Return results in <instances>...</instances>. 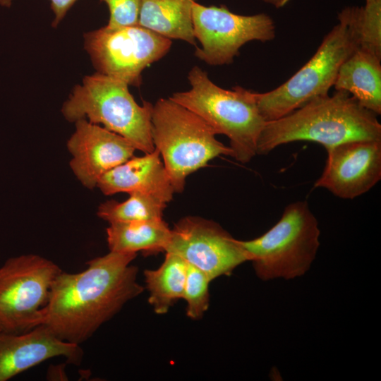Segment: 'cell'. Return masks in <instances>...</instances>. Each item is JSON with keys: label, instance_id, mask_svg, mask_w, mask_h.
<instances>
[{"label": "cell", "instance_id": "6da1fadb", "mask_svg": "<svg viewBox=\"0 0 381 381\" xmlns=\"http://www.w3.org/2000/svg\"><path fill=\"white\" fill-rule=\"evenodd\" d=\"M135 253L110 251L78 273L61 271L54 280L42 325L59 339L80 345L143 287L137 282Z\"/></svg>", "mask_w": 381, "mask_h": 381}, {"label": "cell", "instance_id": "7a4b0ae2", "mask_svg": "<svg viewBox=\"0 0 381 381\" xmlns=\"http://www.w3.org/2000/svg\"><path fill=\"white\" fill-rule=\"evenodd\" d=\"M356 140H381L377 115L349 92L317 97L290 114L266 122L257 143V155L296 141H313L325 149Z\"/></svg>", "mask_w": 381, "mask_h": 381}, {"label": "cell", "instance_id": "3957f363", "mask_svg": "<svg viewBox=\"0 0 381 381\" xmlns=\"http://www.w3.org/2000/svg\"><path fill=\"white\" fill-rule=\"evenodd\" d=\"M358 47L359 7H346L314 55L295 74L271 91L254 92L265 121L282 118L310 100L328 95L341 65Z\"/></svg>", "mask_w": 381, "mask_h": 381}, {"label": "cell", "instance_id": "277c9868", "mask_svg": "<svg viewBox=\"0 0 381 381\" xmlns=\"http://www.w3.org/2000/svg\"><path fill=\"white\" fill-rule=\"evenodd\" d=\"M188 79L190 89L169 97L200 117L216 133L229 140L231 156L246 164L257 155V143L266 121L254 92L236 86L226 90L214 84L207 73L193 67Z\"/></svg>", "mask_w": 381, "mask_h": 381}, {"label": "cell", "instance_id": "5b68a950", "mask_svg": "<svg viewBox=\"0 0 381 381\" xmlns=\"http://www.w3.org/2000/svg\"><path fill=\"white\" fill-rule=\"evenodd\" d=\"M153 104H138L125 82L99 73L85 76L63 104L61 112L70 122L85 119L102 124L145 153L155 150L152 138Z\"/></svg>", "mask_w": 381, "mask_h": 381}, {"label": "cell", "instance_id": "8992f818", "mask_svg": "<svg viewBox=\"0 0 381 381\" xmlns=\"http://www.w3.org/2000/svg\"><path fill=\"white\" fill-rule=\"evenodd\" d=\"M152 138L175 193H181L188 176L220 156H231L229 146L198 115L169 97L153 105Z\"/></svg>", "mask_w": 381, "mask_h": 381}, {"label": "cell", "instance_id": "52a82bcc", "mask_svg": "<svg viewBox=\"0 0 381 381\" xmlns=\"http://www.w3.org/2000/svg\"><path fill=\"white\" fill-rule=\"evenodd\" d=\"M318 222L307 201L289 204L266 233L241 241L257 277L262 281L292 279L304 275L320 246Z\"/></svg>", "mask_w": 381, "mask_h": 381}, {"label": "cell", "instance_id": "ba28073f", "mask_svg": "<svg viewBox=\"0 0 381 381\" xmlns=\"http://www.w3.org/2000/svg\"><path fill=\"white\" fill-rule=\"evenodd\" d=\"M61 271L36 254L7 259L0 267V332L20 334L42 325L52 283Z\"/></svg>", "mask_w": 381, "mask_h": 381}, {"label": "cell", "instance_id": "9c48e42d", "mask_svg": "<svg viewBox=\"0 0 381 381\" xmlns=\"http://www.w3.org/2000/svg\"><path fill=\"white\" fill-rule=\"evenodd\" d=\"M171 40L140 25L102 27L84 35V46L97 73L139 87L142 72L169 51Z\"/></svg>", "mask_w": 381, "mask_h": 381}, {"label": "cell", "instance_id": "30bf717a", "mask_svg": "<svg viewBox=\"0 0 381 381\" xmlns=\"http://www.w3.org/2000/svg\"><path fill=\"white\" fill-rule=\"evenodd\" d=\"M193 33L200 47L195 55L210 66L230 64L246 43L265 42L275 37V25L266 13L243 16L225 6L193 5Z\"/></svg>", "mask_w": 381, "mask_h": 381}, {"label": "cell", "instance_id": "8fae6325", "mask_svg": "<svg viewBox=\"0 0 381 381\" xmlns=\"http://www.w3.org/2000/svg\"><path fill=\"white\" fill-rule=\"evenodd\" d=\"M164 251L179 255L211 281L229 275L236 267L249 261L241 241L218 224L198 217H186L175 224Z\"/></svg>", "mask_w": 381, "mask_h": 381}, {"label": "cell", "instance_id": "7c38bea8", "mask_svg": "<svg viewBox=\"0 0 381 381\" xmlns=\"http://www.w3.org/2000/svg\"><path fill=\"white\" fill-rule=\"evenodd\" d=\"M327 157L315 188L337 197L353 199L381 179V140H356L326 149Z\"/></svg>", "mask_w": 381, "mask_h": 381}, {"label": "cell", "instance_id": "4fadbf2b", "mask_svg": "<svg viewBox=\"0 0 381 381\" xmlns=\"http://www.w3.org/2000/svg\"><path fill=\"white\" fill-rule=\"evenodd\" d=\"M75 126L67 143L70 166L85 187L94 188L104 174L133 156L135 147L123 137L85 119Z\"/></svg>", "mask_w": 381, "mask_h": 381}, {"label": "cell", "instance_id": "5bb4252c", "mask_svg": "<svg viewBox=\"0 0 381 381\" xmlns=\"http://www.w3.org/2000/svg\"><path fill=\"white\" fill-rule=\"evenodd\" d=\"M59 356L79 365L83 351L80 345L59 339L44 325L20 334L0 332V381Z\"/></svg>", "mask_w": 381, "mask_h": 381}, {"label": "cell", "instance_id": "9a60e30c", "mask_svg": "<svg viewBox=\"0 0 381 381\" xmlns=\"http://www.w3.org/2000/svg\"><path fill=\"white\" fill-rule=\"evenodd\" d=\"M97 187L104 195L141 193L167 203L175 193L159 151L132 157L104 174Z\"/></svg>", "mask_w": 381, "mask_h": 381}, {"label": "cell", "instance_id": "2e32d148", "mask_svg": "<svg viewBox=\"0 0 381 381\" xmlns=\"http://www.w3.org/2000/svg\"><path fill=\"white\" fill-rule=\"evenodd\" d=\"M381 58L358 47L341 65L333 86L364 108L381 114Z\"/></svg>", "mask_w": 381, "mask_h": 381}, {"label": "cell", "instance_id": "e0dca14e", "mask_svg": "<svg viewBox=\"0 0 381 381\" xmlns=\"http://www.w3.org/2000/svg\"><path fill=\"white\" fill-rule=\"evenodd\" d=\"M197 0H141L138 25L166 38L195 45L192 9Z\"/></svg>", "mask_w": 381, "mask_h": 381}, {"label": "cell", "instance_id": "ac0fdd59", "mask_svg": "<svg viewBox=\"0 0 381 381\" xmlns=\"http://www.w3.org/2000/svg\"><path fill=\"white\" fill-rule=\"evenodd\" d=\"M106 231L109 250L118 253L164 251L171 235L163 219L111 223Z\"/></svg>", "mask_w": 381, "mask_h": 381}, {"label": "cell", "instance_id": "d6986e66", "mask_svg": "<svg viewBox=\"0 0 381 381\" xmlns=\"http://www.w3.org/2000/svg\"><path fill=\"white\" fill-rule=\"evenodd\" d=\"M187 268L183 258L167 252L159 267L144 271L148 301L156 313H166L177 300L183 298Z\"/></svg>", "mask_w": 381, "mask_h": 381}, {"label": "cell", "instance_id": "ffe728a7", "mask_svg": "<svg viewBox=\"0 0 381 381\" xmlns=\"http://www.w3.org/2000/svg\"><path fill=\"white\" fill-rule=\"evenodd\" d=\"M126 200L102 203L97 215L109 224L162 219L167 203L147 194L133 193Z\"/></svg>", "mask_w": 381, "mask_h": 381}, {"label": "cell", "instance_id": "44dd1931", "mask_svg": "<svg viewBox=\"0 0 381 381\" xmlns=\"http://www.w3.org/2000/svg\"><path fill=\"white\" fill-rule=\"evenodd\" d=\"M210 279L202 271L188 264L183 298L186 301V315L196 320L200 318L209 307Z\"/></svg>", "mask_w": 381, "mask_h": 381}, {"label": "cell", "instance_id": "7402d4cb", "mask_svg": "<svg viewBox=\"0 0 381 381\" xmlns=\"http://www.w3.org/2000/svg\"><path fill=\"white\" fill-rule=\"evenodd\" d=\"M381 58V0L359 8V47Z\"/></svg>", "mask_w": 381, "mask_h": 381}, {"label": "cell", "instance_id": "603a6c76", "mask_svg": "<svg viewBox=\"0 0 381 381\" xmlns=\"http://www.w3.org/2000/svg\"><path fill=\"white\" fill-rule=\"evenodd\" d=\"M108 6L109 19L107 26L119 28L138 25L141 0H102Z\"/></svg>", "mask_w": 381, "mask_h": 381}, {"label": "cell", "instance_id": "cb8c5ba5", "mask_svg": "<svg viewBox=\"0 0 381 381\" xmlns=\"http://www.w3.org/2000/svg\"><path fill=\"white\" fill-rule=\"evenodd\" d=\"M76 1L77 0H50L51 8L54 15L52 23L53 27L58 25Z\"/></svg>", "mask_w": 381, "mask_h": 381}, {"label": "cell", "instance_id": "d4e9b609", "mask_svg": "<svg viewBox=\"0 0 381 381\" xmlns=\"http://www.w3.org/2000/svg\"><path fill=\"white\" fill-rule=\"evenodd\" d=\"M265 3L272 5L276 8H280L286 6L291 0H262Z\"/></svg>", "mask_w": 381, "mask_h": 381}, {"label": "cell", "instance_id": "484cf974", "mask_svg": "<svg viewBox=\"0 0 381 381\" xmlns=\"http://www.w3.org/2000/svg\"><path fill=\"white\" fill-rule=\"evenodd\" d=\"M12 4V0H0V6L10 8Z\"/></svg>", "mask_w": 381, "mask_h": 381}, {"label": "cell", "instance_id": "4316f807", "mask_svg": "<svg viewBox=\"0 0 381 381\" xmlns=\"http://www.w3.org/2000/svg\"><path fill=\"white\" fill-rule=\"evenodd\" d=\"M373 1H375V0H365V4L372 2Z\"/></svg>", "mask_w": 381, "mask_h": 381}]
</instances>
